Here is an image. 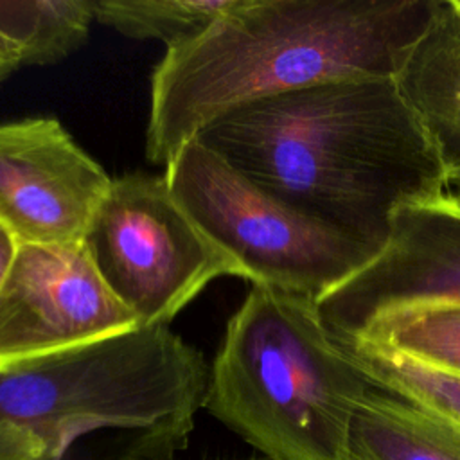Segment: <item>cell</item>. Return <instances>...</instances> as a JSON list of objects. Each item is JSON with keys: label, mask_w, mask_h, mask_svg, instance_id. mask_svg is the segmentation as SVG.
<instances>
[{"label": "cell", "mask_w": 460, "mask_h": 460, "mask_svg": "<svg viewBox=\"0 0 460 460\" xmlns=\"http://www.w3.org/2000/svg\"><path fill=\"white\" fill-rule=\"evenodd\" d=\"M198 138L277 199L376 253L397 210L447 196L438 151L395 77L257 99Z\"/></svg>", "instance_id": "obj_1"}, {"label": "cell", "mask_w": 460, "mask_h": 460, "mask_svg": "<svg viewBox=\"0 0 460 460\" xmlns=\"http://www.w3.org/2000/svg\"><path fill=\"white\" fill-rule=\"evenodd\" d=\"M440 0H235L165 49L151 75L146 158L167 167L210 122L313 84L397 77Z\"/></svg>", "instance_id": "obj_2"}, {"label": "cell", "mask_w": 460, "mask_h": 460, "mask_svg": "<svg viewBox=\"0 0 460 460\" xmlns=\"http://www.w3.org/2000/svg\"><path fill=\"white\" fill-rule=\"evenodd\" d=\"M210 365L169 325L135 327L0 368V426L36 460H172L205 406Z\"/></svg>", "instance_id": "obj_3"}, {"label": "cell", "mask_w": 460, "mask_h": 460, "mask_svg": "<svg viewBox=\"0 0 460 460\" xmlns=\"http://www.w3.org/2000/svg\"><path fill=\"white\" fill-rule=\"evenodd\" d=\"M372 385L314 300L252 286L226 322L203 410L268 460H347L352 417Z\"/></svg>", "instance_id": "obj_4"}, {"label": "cell", "mask_w": 460, "mask_h": 460, "mask_svg": "<svg viewBox=\"0 0 460 460\" xmlns=\"http://www.w3.org/2000/svg\"><path fill=\"white\" fill-rule=\"evenodd\" d=\"M164 176L178 205L252 286L316 300L376 255L271 196L198 137Z\"/></svg>", "instance_id": "obj_5"}, {"label": "cell", "mask_w": 460, "mask_h": 460, "mask_svg": "<svg viewBox=\"0 0 460 460\" xmlns=\"http://www.w3.org/2000/svg\"><path fill=\"white\" fill-rule=\"evenodd\" d=\"M83 246L140 327L169 325L219 277L241 279L234 261L178 205L164 174L113 178Z\"/></svg>", "instance_id": "obj_6"}, {"label": "cell", "mask_w": 460, "mask_h": 460, "mask_svg": "<svg viewBox=\"0 0 460 460\" xmlns=\"http://www.w3.org/2000/svg\"><path fill=\"white\" fill-rule=\"evenodd\" d=\"M314 305L349 345L392 316L460 305V207L444 196L397 210L385 246Z\"/></svg>", "instance_id": "obj_7"}, {"label": "cell", "mask_w": 460, "mask_h": 460, "mask_svg": "<svg viewBox=\"0 0 460 460\" xmlns=\"http://www.w3.org/2000/svg\"><path fill=\"white\" fill-rule=\"evenodd\" d=\"M138 327L81 244H18L0 284V368Z\"/></svg>", "instance_id": "obj_8"}, {"label": "cell", "mask_w": 460, "mask_h": 460, "mask_svg": "<svg viewBox=\"0 0 460 460\" xmlns=\"http://www.w3.org/2000/svg\"><path fill=\"white\" fill-rule=\"evenodd\" d=\"M111 180L58 119L0 122V225L18 244H81Z\"/></svg>", "instance_id": "obj_9"}, {"label": "cell", "mask_w": 460, "mask_h": 460, "mask_svg": "<svg viewBox=\"0 0 460 460\" xmlns=\"http://www.w3.org/2000/svg\"><path fill=\"white\" fill-rule=\"evenodd\" d=\"M397 83L424 122L444 165L447 190L460 187V13L440 0L410 50Z\"/></svg>", "instance_id": "obj_10"}, {"label": "cell", "mask_w": 460, "mask_h": 460, "mask_svg": "<svg viewBox=\"0 0 460 460\" xmlns=\"http://www.w3.org/2000/svg\"><path fill=\"white\" fill-rule=\"evenodd\" d=\"M347 460H460V429L374 383L356 406Z\"/></svg>", "instance_id": "obj_11"}, {"label": "cell", "mask_w": 460, "mask_h": 460, "mask_svg": "<svg viewBox=\"0 0 460 460\" xmlns=\"http://www.w3.org/2000/svg\"><path fill=\"white\" fill-rule=\"evenodd\" d=\"M93 20V0H0V38L22 66L68 58L84 45Z\"/></svg>", "instance_id": "obj_12"}, {"label": "cell", "mask_w": 460, "mask_h": 460, "mask_svg": "<svg viewBox=\"0 0 460 460\" xmlns=\"http://www.w3.org/2000/svg\"><path fill=\"white\" fill-rule=\"evenodd\" d=\"M235 0H93L95 22L131 40L174 47L199 34Z\"/></svg>", "instance_id": "obj_13"}, {"label": "cell", "mask_w": 460, "mask_h": 460, "mask_svg": "<svg viewBox=\"0 0 460 460\" xmlns=\"http://www.w3.org/2000/svg\"><path fill=\"white\" fill-rule=\"evenodd\" d=\"M374 383L431 410L460 429V376L426 365L377 341L352 345Z\"/></svg>", "instance_id": "obj_14"}, {"label": "cell", "mask_w": 460, "mask_h": 460, "mask_svg": "<svg viewBox=\"0 0 460 460\" xmlns=\"http://www.w3.org/2000/svg\"><path fill=\"white\" fill-rule=\"evenodd\" d=\"M359 341H377L460 376V305L402 313L374 325ZM354 343V345H356Z\"/></svg>", "instance_id": "obj_15"}, {"label": "cell", "mask_w": 460, "mask_h": 460, "mask_svg": "<svg viewBox=\"0 0 460 460\" xmlns=\"http://www.w3.org/2000/svg\"><path fill=\"white\" fill-rule=\"evenodd\" d=\"M0 460H36V449L22 431L0 426Z\"/></svg>", "instance_id": "obj_16"}, {"label": "cell", "mask_w": 460, "mask_h": 460, "mask_svg": "<svg viewBox=\"0 0 460 460\" xmlns=\"http://www.w3.org/2000/svg\"><path fill=\"white\" fill-rule=\"evenodd\" d=\"M22 66L16 50L0 38V83H4L11 74Z\"/></svg>", "instance_id": "obj_17"}, {"label": "cell", "mask_w": 460, "mask_h": 460, "mask_svg": "<svg viewBox=\"0 0 460 460\" xmlns=\"http://www.w3.org/2000/svg\"><path fill=\"white\" fill-rule=\"evenodd\" d=\"M16 246H18V243L14 241V237L0 225V284L5 277V271H7L13 257H14Z\"/></svg>", "instance_id": "obj_18"}, {"label": "cell", "mask_w": 460, "mask_h": 460, "mask_svg": "<svg viewBox=\"0 0 460 460\" xmlns=\"http://www.w3.org/2000/svg\"><path fill=\"white\" fill-rule=\"evenodd\" d=\"M447 198H449L453 203H456V205L460 207V187L447 190Z\"/></svg>", "instance_id": "obj_19"}, {"label": "cell", "mask_w": 460, "mask_h": 460, "mask_svg": "<svg viewBox=\"0 0 460 460\" xmlns=\"http://www.w3.org/2000/svg\"><path fill=\"white\" fill-rule=\"evenodd\" d=\"M248 460H268L266 456H252V458H248Z\"/></svg>", "instance_id": "obj_20"}]
</instances>
